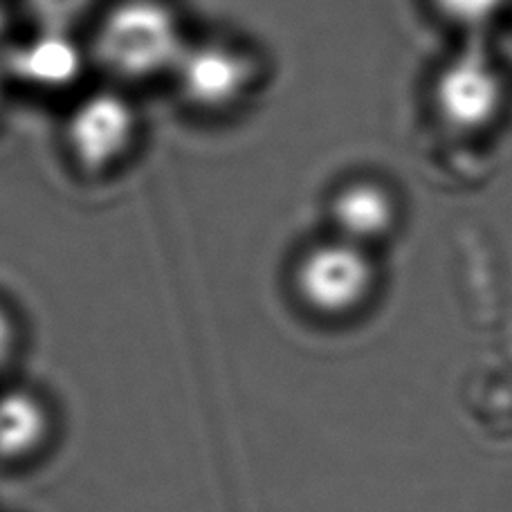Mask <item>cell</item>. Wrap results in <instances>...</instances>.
<instances>
[{"mask_svg": "<svg viewBox=\"0 0 512 512\" xmlns=\"http://www.w3.org/2000/svg\"><path fill=\"white\" fill-rule=\"evenodd\" d=\"M14 50L12 68L25 84L36 88H61L75 81L88 57L75 43V34L41 32Z\"/></svg>", "mask_w": 512, "mask_h": 512, "instance_id": "7", "label": "cell"}, {"mask_svg": "<svg viewBox=\"0 0 512 512\" xmlns=\"http://www.w3.org/2000/svg\"><path fill=\"white\" fill-rule=\"evenodd\" d=\"M48 436V414L25 391L0 396V459L18 461L41 447Z\"/></svg>", "mask_w": 512, "mask_h": 512, "instance_id": "8", "label": "cell"}, {"mask_svg": "<svg viewBox=\"0 0 512 512\" xmlns=\"http://www.w3.org/2000/svg\"><path fill=\"white\" fill-rule=\"evenodd\" d=\"M295 286L304 304L315 313L328 317L351 315L373 295L376 265L367 248L337 236L301 256Z\"/></svg>", "mask_w": 512, "mask_h": 512, "instance_id": "4", "label": "cell"}, {"mask_svg": "<svg viewBox=\"0 0 512 512\" xmlns=\"http://www.w3.org/2000/svg\"><path fill=\"white\" fill-rule=\"evenodd\" d=\"M140 111L122 88H97L70 108L63 146L75 169L102 178L120 169L140 142Z\"/></svg>", "mask_w": 512, "mask_h": 512, "instance_id": "3", "label": "cell"}, {"mask_svg": "<svg viewBox=\"0 0 512 512\" xmlns=\"http://www.w3.org/2000/svg\"><path fill=\"white\" fill-rule=\"evenodd\" d=\"M263 68L245 45L227 39L189 41L171 81L182 104L203 115H230L256 95Z\"/></svg>", "mask_w": 512, "mask_h": 512, "instance_id": "2", "label": "cell"}, {"mask_svg": "<svg viewBox=\"0 0 512 512\" xmlns=\"http://www.w3.org/2000/svg\"><path fill=\"white\" fill-rule=\"evenodd\" d=\"M189 45L178 9L167 0H117L97 16L88 57L115 84L173 75Z\"/></svg>", "mask_w": 512, "mask_h": 512, "instance_id": "1", "label": "cell"}, {"mask_svg": "<svg viewBox=\"0 0 512 512\" xmlns=\"http://www.w3.org/2000/svg\"><path fill=\"white\" fill-rule=\"evenodd\" d=\"M441 12L463 25H479L495 16L504 0H436Z\"/></svg>", "mask_w": 512, "mask_h": 512, "instance_id": "10", "label": "cell"}, {"mask_svg": "<svg viewBox=\"0 0 512 512\" xmlns=\"http://www.w3.org/2000/svg\"><path fill=\"white\" fill-rule=\"evenodd\" d=\"M436 106L447 124L477 131L495 120L504 106V81L479 54H465L438 77Z\"/></svg>", "mask_w": 512, "mask_h": 512, "instance_id": "5", "label": "cell"}, {"mask_svg": "<svg viewBox=\"0 0 512 512\" xmlns=\"http://www.w3.org/2000/svg\"><path fill=\"white\" fill-rule=\"evenodd\" d=\"M99 0H23L25 14L34 30L77 34L90 16L97 14Z\"/></svg>", "mask_w": 512, "mask_h": 512, "instance_id": "9", "label": "cell"}, {"mask_svg": "<svg viewBox=\"0 0 512 512\" xmlns=\"http://www.w3.org/2000/svg\"><path fill=\"white\" fill-rule=\"evenodd\" d=\"M328 214L340 239L369 248L393 230L398 207L389 189L378 182L351 180L335 189Z\"/></svg>", "mask_w": 512, "mask_h": 512, "instance_id": "6", "label": "cell"}, {"mask_svg": "<svg viewBox=\"0 0 512 512\" xmlns=\"http://www.w3.org/2000/svg\"><path fill=\"white\" fill-rule=\"evenodd\" d=\"M14 346V326L9 322V317L0 310V364H5Z\"/></svg>", "mask_w": 512, "mask_h": 512, "instance_id": "11", "label": "cell"}]
</instances>
